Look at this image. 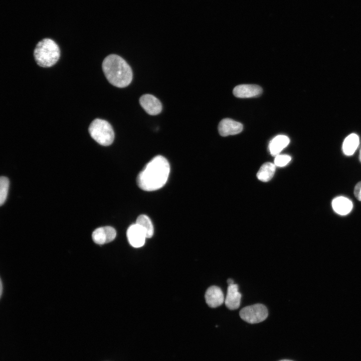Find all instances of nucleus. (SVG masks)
Returning <instances> with one entry per match:
<instances>
[{"label": "nucleus", "mask_w": 361, "mask_h": 361, "mask_svg": "<svg viewBox=\"0 0 361 361\" xmlns=\"http://www.w3.org/2000/svg\"><path fill=\"white\" fill-rule=\"evenodd\" d=\"M170 171L167 160L161 155L154 157L137 175L138 186L145 191H154L166 184Z\"/></svg>", "instance_id": "obj_1"}, {"label": "nucleus", "mask_w": 361, "mask_h": 361, "mask_svg": "<svg viewBox=\"0 0 361 361\" xmlns=\"http://www.w3.org/2000/svg\"><path fill=\"white\" fill-rule=\"evenodd\" d=\"M116 236V232L113 227L105 226L96 229L92 233V238L96 244L103 245L114 240Z\"/></svg>", "instance_id": "obj_7"}, {"label": "nucleus", "mask_w": 361, "mask_h": 361, "mask_svg": "<svg viewBox=\"0 0 361 361\" xmlns=\"http://www.w3.org/2000/svg\"><path fill=\"white\" fill-rule=\"evenodd\" d=\"M359 137L355 133L348 135L344 140L342 144V150L344 154L347 156L352 155L358 146Z\"/></svg>", "instance_id": "obj_15"}, {"label": "nucleus", "mask_w": 361, "mask_h": 361, "mask_svg": "<svg viewBox=\"0 0 361 361\" xmlns=\"http://www.w3.org/2000/svg\"><path fill=\"white\" fill-rule=\"evenodd\" d=\"M102 68L108 81L112 85L123 88L132 80V71L128 64L120 56L111 54L103 60Z\"/></svg>", "instance_id": "obj_2"}, {"label": "nucleus", "mask_w": 361, "mask_h": 361, "mask_svg": "<svg viewBox=\"0 0 361 361\" xmlns=\"http://www.w3.org/2000/svg\"><path fill=\"white\" fill-rule=\"evenodd\" d=\"M137 224L144 233L147 238L152 237L154 229L150 218L145 215H139L136 221Z\"/></svg>", "instance_id": "obj_17"}, {"label": "nucleus", "mask_w": 361, "mask_h": 361, "mask_svg": "<svg viewBox=\"0 0 361 361\" xmlns=\"http://www.w3.org/2000/svg\"><path fill=\"white\" fill-rule=\"evenodd\" d=\"M243 128V125L230 118L222 119L219 123L218 130L222 136L235 135L240 133Z\"/></svg>", "instance_id": "obj_9"}, {"label": "nucleus", "mask_w": 361, "mask_h": 361, "mask_svg": "<svg viewBox=\"0 0 361 361\" xmlns=\"http://www.w3.org/2000/svg\"><path fill=\"white\" fill-rule=\"evenodd\" d=\"M9 180L6 177L2 176L0 178V205L2 206L5 202L8 194L9 188Z\"/></svg>", "instance_id": "obj_18"}, {"label": "nucleus", "mask_w": 361, "mask_h": 361, "mask_svg": "<svg viewBox=\"0 0 361 361\" xmlns=\"http://www.w3.org/2000/svg\"><path fill=\"white\" fill-rule=\"evenodd\" d=\"M275 166V164L271 162L264 163L257 172V178L262 182H268L274 175L276 169Z\"/></svg>", "instance_id": "obj_16"}, {"label": "nucleus", "mask_w": 361, "mask_h": 361, "mask_svg": "<svg viewBox=\"0 0 361 361\" xmlns=\"http://www.w3.org/2000/svg\"><path fill=\"white\" fill-rule=\"evenodd\" d=\"M354 195L358 201H361V182H358L355 185L354 189Z\"/></svg>", "instance_id": "obj_20"}, {"label": "nucleus", "mask_w": 361, "mask_h": 361, "mask_svg": "<svg viewBox=\"0 0 361 361\" xmlns=\"http://www.w3.org/2000/svg\"><path fill=\"white\" fill-rule=\"evenodd\" d=\"M88 131L91 137L103 146H108L114 139V133L111 124L106 120L96 118L90 123Z\"/></svg>", "instance_id": "obj_4"}, {"label": "nucleus", "mask_w": 361, "mask_h": 361, "mask_svg": "<svg viewBox=\"0 0 361 361\" xmlns=\"http://www.w3.org/2000/svg\"><path fill=\"white\" fill-rule=\"evenodd\" d=\"M291 159V157L288 155L279 154L275 157L274 164L277 166L282 167L287 165L290 161Z\"/></svg>", "instance_id": "obj_19"}, {"label": "nucleus", "mask_w": 361, "mask_h": 361, "mask_svg": "<svg viewBox=\"0 0 361 361\" xmlns=\"http://www.w3.org/2000/svg\"><path fill=\"white\" fill-rule=\"evenodd\" d=\"M290 139L284 135H279L274 137L270 142L269 149L272 156L279 155L280 152L289 143Z\"/></svg>", "instance_id": "obj_14"}, {"label": "nucleus", "mask_w": 361, "mask_h": 361, "mask_svg": "<svg viewBox=\"0 0 361 361\" xmlns=\"http://www.w3.org/2000/svg\"><path fill=\"white\" fill-rule=\"evenodd\" d=\"M205 297L207 304L212 308L220 306L225 301L222 289L215 285L211 286L208 288Z\"/></svg>", "instance_id": "obj_11"}, {"label": "nucleus", "mask_w": 361, "mask_h": 361, "mask_svg": "<svg viewBox=\"0 0 361 361\" xmlns=\"http://www.w3.org/2000/svg\"><path fill=\"white\" fill-rule=\"evenodd\" d=\"M227 283L228 285H230L234 284V281L233 279L229 278L227 280Z\"/></svg>", "instance_id": "obj_21"}, {"label": "nucleus", "mask_w": 361, "mask_h": 361, "mask_svg": "<svg viewBox=\"0 0 361 361\" xmlns=\"http://www.w3.org/2000/svg\"><path fill=\"white\" fill-rule=\"evenodd\" d=\"M233 94L238 98H247L256 97L262 93V88L254 84H241L236 86Z\"/></svg>", "instance_id": "obj_10"}, {"label": "nucleus", "mask_w": 361, "mask_h": 361, "mask_svg": "<svg viewBox=\"0 0 361 361\" xmlns=\"http://www.w3.org/2000/svg\"><path fill=\"white\" fill-rule=\"evenodd\" d=\"M126 235L129 244L134 248L141 247L145 243L146 236L142 230L136 223L129 227Z\"/></svg>", "instance_id": "obj_8"}, {"label": "nucleus", "mask_w": 361, "mask_h": 361, "mask_svg": "<svg viewBox=\"0 0 361 361\" xmlns=\"http://www.w3.org/2000/svg\"><path fill=\"white\" fill-rule=\"evenodd\" d=\"M332 207L335 213L344 216L350 212L353 207V204L348 198L339 196L335 198L332 200Z\"/></svg>", "instance_id": "obj_13"}, {"label": "nucleus", "mask_w": 361, "mask_h": 361, "mask_svg": "<svg viewBox=\"0 0 361 361\" xmlns=\"http://www.w3.org/2000/svg\"><path fill=\"white\" fill-rule=\"evenodd\" d=\"M2 292H3V284H2V280H1V291H0L1 296H2Z\"/></svg>", "instance_id": "obj_22"}, {"label": "nucleus", "mask_w": 361, "mask_h": 361, "mask_svg": "<svg viewBox=\"0 0 361 361\" xmlns=\"http://www.w3.org/2000/svg\"><path fill=\"white\" fill-rule=\"evenodd\" d=\"M139 103L143 109L149 115H157L162 110L161 102L151 94H146L142 95L139 99Z\"/></svg>", "instance_id": "obj_6"}, {"label": "nucleus", "mask_w": 361, "mask_h": 361, "mask_svg": "<svg viewBox=\"0 0 361 361\" xmlns=\"http://www.w3.org/2000/svg\"><path fill=\"white\" fill-rule=\"evenodd\" d=\"M34 57L39 66L51 67L60 59L59 47L54 40L45 38L37 44L34 50Z\"/></svg>", "instance_id": "obj_3"}, {"label": "nucleus", "mask_w": 361, "mask_h": 361, "mask_svg": "<svg viewBox=\"0 0 361 361\" xmlns=\"http://www.w3.org/2000/svg\"><path fill=\"white\" fill-rule=\"evenodd\" d=\"M359 158L360 161L361 162V147H360V150H359Z\"/></svg>", "instance_id": "obj_23"}, {"label": "nucleus", "mask_w": 361, "mask_h": 361, "mask_svg": "<svg viewBox=\"0 0 361 361\" xmlns=\"http://www.w3.org/2000/svg\"><path fill=\"white\" fill-rule=\"evenodd\" d=\"M241 299V294L239 291L238 284H233L229 285L225 299V304L226 307L230 310L238 309L240 305Z\"/></svg>", "instance_id": "obj_12"}, {"label": "nucleus", "mask_w": 361, "mask_h": 361, "mask_svg": "<svg viewBox=\"0 0 361 361\" xmlns=\"http://www.w3.org/2000/svg\"><path fill=\"white\" fill-rule=\"evenodd\" d=\"M239 314L243 320L251 324H254L265 320L268 315V311L264 305L257 303L243 308Z\"/></svg>", "instance_id": "obj_5"}, {"label": "nucleus", "mask_w": 361, "mask_h": 361, "mask_svg": "<svg viewBox=\"0 0 361 361\" xmlns=\"http://www.w3.org/2000/svg\"><path fill=\"white\" fill-rule=\"evenodd\" d=\"M279 361H293V360H289V359H282V360H280Z\"/></svg>", "instance_id": "obj_24"}]
</instances>
